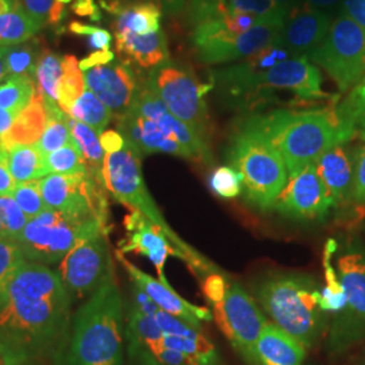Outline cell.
<instances>
[{"label": "cell", "mask_w": 365, "mask_h": 365, "mask_svg": "<svg viewBox=\"0 0 365 365\" xmlns=\"http://www.w3.org/2000/svg\"><path fill=\"white\" fill-rule=\"evenodd\" d=\"M46 126V107L42 93L37 92L30 105L18 115L10 131L0 138L4 148L14 145L36 144Z\"/></svg>", "instance_id": "obj_27"}, {"label": "cell", "mask_w": 365, "mask_h": 365, "mask_svg": "<svg viewBox=\"0 0 365 365\" xmlns=\"http://www.w3.org/2000/svg\"><path fill=\"white\" fill-rule=\"evenodd\" d=\"M215 83L230 96H253L262 92H294L303 101L327 98L321 71L307 57H294L279 43L221 71L212 72Z\"/></svg>", "instance_id": "obj_4"}, {"label": "cell", "mask_w": 365, "mask_h": 365, "mask_svg": "<svg viewBox=\"0 0 365 365\" xmlns=\"http://www.w3.org/2000/svg\"><path fill=\"white\" fill-rule=\"evenodd\" d=\"M247 122L262 131L279 150L288 176L315 164L331 148L349 144L357 133L339 105L302 111L276 110Z\"/></svg>", "instance_id": "obj_1"}, {"label": "cell", "mask_w": 365, "mask_h": 365, "mask_svg": "<svg viewBox=\"0 0 365 365\" xmlns=\"http://www.w3.org/2000/svg\"><path fill=\"white\" fill-rule=\"evenodd\" d=\"M321 291L310 276L277 274L261 280L256 288V298L274 327L309 351L327 327Z\"/></svg>", "instance_id": "obj_6"}, {"label": "cell", "mask_w": 365, "mask_h": 365, "mask_svg": "<svg viewBox=\"0 0 365 365\" xmlns=\"http://www.w3.org/2000/svg\"><path fill=\"white\" fill-rule=\"evenodd\" d=\"M101 232H108V225L46 209L29 221L15 241L26 260L52 265L61 262L80 241Z\"/></svg>", "instance_id": "obj_8"}, {"label": "cell", "mask_w": 365, "mask_h": 365, "mask_svg": "<svg viewBox=\"0 0 365 365\" xmlns=\"http://www.w3.org/2000/svg\"><path fill=\"white\" fill-rule=\"evenodd\" d=\"M342 11L365 30V0H344Z\"/></svg>", "instance_id": "obj_51"}, {"label": "cell", "mask_w": 365, "mask_h": 365, "mask_svg": "<svg viewBox=\"0 0 365 365\" xmlns=\"http://www.w3.org/2000/svg\"><path fill=\"white\" fill-rule=\"evenodd\" d=\"M57 1H60V3H63V4H66V3H71L72 0H57Z\"/></svg>", "instance_id": "obj_60"}, {"label": "cell", "mask_w": 365, "mask_h": 365, "mask_svg": "<svg viewBox=\"0 0 365 365\" xmlns=\"http://www.w3.org/2000/svg\"><path fill=\"white\" fill-rule=\"evenodd\" d=\"M68 115L88 125L99 134L106 131V128L114 117L113 111L106 107L105 103L90 88H86L75 101Z\"/></svg>", "instance_id": "obj_34"}, {"label": "cell", "mask_w": 365, "mask_h": 365, "mask_svg": "<svg viewBox=\"0 0 365 365\" xmlns=\"http://www.w3.org/2000/svg\"><path fill=\"white\" fill-rule=\"evenodd\" d=\"M126 349L133 365H206L185 353L161 345L160 341Z\"/></svg>", "instance_id": "obj_32"}, {"label": "cell", "mask_w": 365, "mask_h": 365, "mask_svg": "<svg viewBox=\"0 0 365 365\" xmlns=\"http://www.w3.org/2000/svg\"><path fill=\"white\" fill-rule=\"evenodd\" d=\"M72 10L80 16H91L93 21L99 18V10L93 0H75Z\"/></svg>", "instance_id": "obj_55"}, {"label": "cell", "mask_w": 365, "mask_h": 365, "mask_svg": "<svg viewBox=\"0 0 365 365\" xmlns=\"http://www.w3.org/2000/svg\"><path fill=\"white\" fill-rule=\"evenodd\" d=\"M331 203L315 164L289 175L274 202V210L298 221H318L327 217Z\"/></svg>", "instance_id": "obj_16"}, {"label": "cell", "mask_w": 365, "mask_h": 365, "mask_svg": "<svg viewBox=\"0 0 365 365\" xmlns=\"http://www.w3.org/2000/svg\"><path fill=\"white\" fill-rule=\"evenodd\" d=\"M227 160L242 184V196L250 206L268 211L284 188L287 167L269 138L245 122L230 144Z\"/></svg>", "instance_id": "obj_7"}, {"label": "cell", "mask_w": 365, "mask_h": 365, "mask_svg": "<svg viewBox=\"0 0 365 365\" xmlns=\"http://www.w3.org/2000/svg\"><path fill=\"white\" fill-rule=\"evenodd\" d=\"M19 3L39 29L57 24L64 15V4L57 0H19Z\"/></svg>", "instance_id": "obj_45"}, {"label": "cell", "mask_w": 365, "mask_h": 365, "mask_svg": "<svg viewBox=\"0 0 365 365\" xmlns=\"http://www.w3.org/2000/svg\"><path fill=\"white\" fill-rule=\"evenodd\" d=\"M16 187L9 167H7V149L0 143V196L11 195Z\"/></svg>", "instance_id": "obj_50"}, {"label": "cell", "mask_w": 365, "mask_h": 365, "mask_svg": "<svg viewBox=\"0 0 365 365\" xmlns=\"http://www.w3.org/2000/svg\"><path fill=\"white\" fill-rule=\"evenodd\" d=\"M39 188L46 209L108 225L107 188L90 173H51L39 180Z\"/></svg>", "instance_id": "obj_13"}, {"label": "cell", "mask_w": 365, "mask_h": 365, "mask_svg": "<svg viewBox=\"0 0 365 365\" xmlns=\"http://www.w3.org/2000/svg\"><path fill=\"white\" fill-rule=\"evenodd\" d=\"M29 223L25 212L11 195L0 196V237L18 238Z\"/></svg>", "instance_id": "obj_42"}, {"label": "cell", "mask_w": 365, "mask_h": 365, "mask_svg": "<svg viewBox=\"0 0 365 365\" xmlns=\"http://www.w3.org/2000/svg\"><path fill=\"white\" fill-rule=\"evenodd\" d=\"M303 4L337 16L344 7V0H300Z\"/></svg>", "instance_id": "obj_52"}, {"label": "cell", "mask_w": 365, "mask_h": 365, "mask_svg": "<svg viewBox=\"0 0 365 365\" xmlns=\"http://www.w3.org/2000/svg\"><path fill=\"white\" fill-rule=\"evenodd\" d=\"M64 72H66L64 57L52 52L42 54L36 69V78H37V87L46 103H57L58 87Z\"/></svg>", "instance_id": "obj_36"}, {"label": "cell", "mask_w": 365, "mask_h": 365, "mask_svg": "<svg viewBox=\"0 0 365 365\" xmlns=\"http://www.w3.org/2000/svg\"><path fill=\"white\" fill-rule=\"evenodd\" d=\"M363 80H365V78H363Z\"/></svg>", "instance_id": "obj_62"}, {"label": "cell", "mask_w": 365, "mask_h": 365, "mask_svg": "<svg viewBox=\"0 0 365 365\" xmlns=\"http://www.w3.org/2000/svg\"><path fill=\"white\" fill-rule=\"evenodd\" d=\"M90 37V46L93 48L96 52H102V51H110V45H111V34L103 30V29H95V31L88 36Z\"/></svg>", "instance_id": "obj_54"}, {"label": "cell", "mask_w": 365, "mask_h": 365, "mask_svg": "<svg viewBox=\"0 0 365 365\" xmlns=\"http://www.w3.org/2000/svg\"><path fill=\"white\" fill-rule=\"evenodd\" d=\"M66 122L71 129L73 143L78 146V150L81 152V156L86 161L88 173L96 180L105 184L103 164H105L106 152L101 143V134L93 130L88 125L69 117L68 114H66Z\"/></svg>", "instance_id": "obj_29"}, {"label": "cell", "mask_w": 365, "mask_h": 365, "mask_svg": "<svg viewBox=\"0 0 365 365\" xmlns=\"http://www.w3.org/2000/svg\"><path fill=\"white\" fill-rule=\"evenodd\" d=\"M117 51L145 69H156L170 63L167 36L163 30L138 36L131 33H115Z\"/></svg>", "instance_id": "obj_25"}, {"label": "cell", "mask_w": 365, "mask_h": 365, "mask_svg": "<svg viewBox=\"0 0 365 365\" xmlns=\"http://www.w3.org/2000/svg\"><path fill=\"white\" fill-rule=\"evenodd\" d=\"M11 196L18 206L25 212L29 221L34 220L46 210V205L39 188V180L16 184Z\"/></svg>", "instance_id": "obj_43"}, {"label": "cell", "mask_w": 365, "mask_h": 365, "mask_svg": "<svg viewBox=\"0 0 365 365\" xmlns=\"http://www.w3.org/2000/svg\"><path fill=\"white\" fill-rule=\"evenodd\" d=\"M283 25H260L248 31H232L220 21L194 27L192 45L205 64H226L249 58L279 41Z\"/></svg>", "instance_id": "obj_11"}, {"label": "cell", "mask_w": 365, "mask_h": 365, "mask_svg": "<svg viewBox=\"0 0 365 365\" xmlns=\"http://www.w3.org/2000/svg\"><path fill=\"white\" fill-rule=\"evenodd\" d=\"M125 229L126 237L119 242L118 252L122 255L137 252L148 257L156 268L157 279L167 280L164 274L167 259L170 256L178 257V253L170 245L168 238L137 211H131L126 217Z\"/></svg>", "instance_id": "obj_21"}, {"label": "cell", "mask_w": 365, "mask_h": 365, "mask_svg": "<svg viewBox=\"0 0 365 365\" xmlns=\"http://www.w3.org/2000/svg\"><path fill=\"white\" fill-rule=\"evenodd\" d=\"M45 167L48 175H80L88 173L86 161L75 143L63 146L45 156Z\"/></svg>", "instance_id": "obj_40"}, {"label": "cell", "mask_w": 365, "mask_h": 365, "mask_svg": "<svg viewBox=\"0 0 365 365\" xmlns=\"http://www.w3.org/2000/svg\"><path fill=\"white\" fill-rule=\"evenodd\" d=\"M141 157L140 152L128 140H125V144L117 149L106 152L103 179L107 191L119 203L129 207L130 211L140 212L157 229H160L176 250L178 259L185 262L200 280L210 274L218 272V267L215 264L185 242L165 221L146 187Z\"/></svg>", "instance_id": "obj_5"}, {"label": "cell", "mask_w": 365, "mask_h": 365, "mask_svg": "<svg viewBox=\"0 0 365 365\" xmlns=\"http://www.w3.org/2000/svg\"><path fill=\"white\" fill-rule=\"evenodd\" d=\"M202 282H203V292L211 306L223 300L226 295V289L229 287V282L220 272L210 274Z\"/></svg>", "instance_id": "obj_49"}, {"label": "cell", "mask_w": 365, "mask_h": 365, "mask_svg": "<svg viewBox=\"0 0 365 365\" xmlns=\"http://www.w3.org/2000/svg\"><path fill=\"white\" fill-rule=\"evenodd\" d=\"M352 200L360 206H365V140L361 146L356 150Z\"/></svg>", "instance_id": "obj_48"}, {"label": "cell", "mask_w": 365, "mask_h": 365, "mask_svg": "<svg viewBox=\"0 0 365 365\" xmlns=\"http://www.w3.org/2000/svg\"><path fill=\"white\" fill-rule=\"evenodd\" d=\"M235 13L248 14L269 25H283L288 13L274 0H226Z\"/></svg>", "instance_id": "obj_41"}, {"label": "cell", "mask_w": 365, "mask_h": 365, "mask_svg": "<svg viewBox=\"0 0 365 365\" xmlns=\"http://www.w3.org/2000/svg\"><path fill=\"white\" fill-rule=\"evenodd\" d=\"M69 327V302H7L0 310V359L6 365L53 361L66 342Z\"/></svg>", "instance_id": "obj_3"}, {"label": "cell", "mask_w": 365, "mask_h": 365, "mask_svg": "<svg viewBox=\"0 0 365 365\" xmlns=\"http://www.w3.org/2000/svg\"><path fill=\"white\" fill-rule=\"evenodd\" d=\"M39 27L25 13L19 0L10 13L0 15V46H15L31 38Z\"/></svg>", "instance_id": "obj_35"}, {"label": "cell", "mask_w": 365, "mask_h": 365, "mask_svg": "<svg viewBox=\"0 0 365 365\" xmlns=\"http://www.w3.org/2000/svg\"><path fill=\"white\" fill-rule=\"evenodd\" d=\"M309 60L327 72L339 91H352L365 78L364 29L341 11Z\"/></svg>", "instance_id": "obj_9"}, {"label": "cell", "mask_w": 365, "mask_h": 365, "mask_svg": "<svg viewBox=\"0 0 365 365\" xmlns=\"http://www.w3.org/2000/svg\"><path fill=\"white\" fill-rule=\"evenodd\" d=\"M211 191L222 199H235L242 195V184L238 172L230 165H222L211 172L209 178Z\"/></svg>", "instance_id": "obj_44"}, {"label": "cell", "mask_w": 365, "mask_h": 365, "mask_svg": "<svg viewBox=\"0 0 365 365\" xmlns=\"http://www.w3.org/2000/svg\"><path fill=\"white\" fill-rule=\"evenodd\" d=\"M356 150L348 144L331 148L319 157L315 168L327 188L331 207L339 209L352 200Z\"/></svg>", "instance_id": "obj_23"}, {"label": "cell", "mask_w": 365, "mask_h": 365, "mask_svg": "<svg viewBox=\"0 0 365 365\" xmlns=\"http://www.w3.org/2000/svg\"><path fill=\"white\" fill-rule=\"evenodd\" d=\"M107 235L108 232H101L84 238L60 262L58 274L69 299L90 298L114 276Z\"/></svg>", "instance_id": "obj_15"}, {"label": "cell", "mask_w": 365, "mask_h": 365, "mask_svg": "<svg viewBox=\"0 0 365 365\" xmlns=\"http://www.w3.org/2000/svg\"><path fill=\"white\" fill-rule=\"evenodd\" d=\"M334 18L330 14L300 3L288 13L280 30L279 43L291 56L309 58L327 37Z\"/></svg>", "instance_id": "obj_19"}, {"label": "cell", "mask_w": 365, "mask_h": 365, "mask_svg": "<svg viewBox=\"0 0 365 365\" xmlns=\"http://www.w3.org/2000/svg\"><path fill=\"white\" fill-rule=\"evenodd\" d=\"M7 149V167L16 184L41 180L48 176L45 156L37 145H14Z\"/></svg>", "instance_id": "obj_30"}, {"label": "cell", "mask_w": 365, "mask_h": 365, "mask_svg": "<svg viewBox=\"0 0 365 365\" xmlns=\"http://www.w3.org/2000/svg\"><path fill=\"white\" fill-rule=\"evenodd\" d=\"M115 14V33H131L146 36L161 30L160 21L163 10L150 1L134 3L129 6H115L111 10Z\"/></svg>", "instance_id": "obj_28"}, {"label": "cell", "mask_w": 365, "mask_h": 365, "mask_svg": "<svg viewBox=\"0 0 365 365\" xmlns=\"http://www.w3.org/2000/svg\"><path fill=\"white\" fill-rule=\"evenodd\" d=\"M16 299H49L69 302L61 276L49 265L26 260L10 283L7 302Z\"/></svg>", "instance_id": "obj_24"}, {"label": "cell", "mask_w": 365, "mask_h": 365, "mask_svg": "<svg viewBox=\"0 0 365 365\" xmlns=\"http://www.w3.org/2000/svg\"><path fill=\"white\" fill-rule=\"evenodd\" d=\"M274 3H277L282 9H284L287 13L292 11L295 7L299 6L300 0H274Z\"/></svg>", "instance_id": "obj_59"}, {"label": "cell", "mask_w": 365, "mask_h": 365, "mask_svg": "<svg viewBox=\"0 0 365 365\" xmlns=\"http://www.w3.org/2000/svg\"><path fill=\"white\" fill-rule=\"evenodd\" d=\"M339 282L345 289V307L337 313L327 339L334 354L348 351L365 339V257L360 252H346L337 261Z\"/></svg>", "instance_id": "obj_12"}, {"label": "cell", "mask_w": 365, "mask_h": 365, "mask_svg": "<svg viewBox=\"0 0 365 365\" xmlns=\"http://www.w3.org/2000/svg\"><path fill=\"white\" fill-rule=\"evenodd\" d=\"M119 119V133L128 140L141 156L164 153L192 160L190 152L157 122L128 110Z\"/></svg>", "instance_id": "obj_22"}, {"label": "cell", "mask_w": 365, "mask_h": 365, "mask_svg": "<svg viewBox=\"0 0 365 365\" xmlns=\"http://www.w3.org/2000/svg\"><path fill=\"white\" fill-rule=\"evenodd\" d=\"M113 60H114V54H113V52H110V51L92 53L90 57H87L83 61H80V69L84 72V71L93 68V66L108 64Z\"/></svg>", "instance_id": "obj_53"}, {"label": "cell", "mask_w": 365, "mask_h": 365, "mask_svg": "<svg viewBox=\"0 0 365 365\" xmlns=\"http://www.w3.org/2000/svg\"><path fill=\"white\" fill-rule=\"evenodd\" d=\"M83 75L87 88H90L117 117L128 113L140 90L133 72L123 64L108 63L93 66L84 71Z\"/></svg>", "instance_id": "obj_20"}, {"label": "cell", "mask_w": 365, "mask_h": 365, "mask_svg": "<svg viewBox=\"0 0 365 365\" xmlns=\"http://www.w3.org/2000/svg\"><path fill=\"white\" fill-rule=\"evenodd\" d=\"M18 115L9 110L0 108V138H3L10 129L13 128L14 122Z\"/></svg>", "instance_id": "obj_57"}, {"label": "cell", "mask_w": 365, "mask_h": 365, "mask_svg": "<svg viewBox=\"0 0 365 365\" xmlns=\"http://www.w3.org/2000/svg\"><path fill=\"white\" fill-rule=\"evenodd\" d=\"M126 325L115 274L75 315L53 365H125Z\"/></svg>", "instance_id": "obj_2"}, {"label": "cell", "mask_w": 365, "mask_h": 365, "mask_svg": "<svg viewBox=\"0 0 365 365\" xmlns=\"http://www.w3.org/2000/svg\"><path fill=\"white\" fill-rule=\"evenodd\" d=\"M37 92V83L31 76H10L0 84V108L19 115Z\"/></svg>", "instance_id": "obj_37"}, {"label": "cell", "mask_w": 365, "mask_h": 365, "mask_svg": "<svg viewBox=\"0 0 365 365\" xmlns=\"http://www.w3.org/2000/svg\"><path fill=\"white\" fill-rule=\"evenodd\" d=\"M117 259L120 261L128 274L130 276L135 287L140 288L145 295L152 300L157 307L165 313L176 318H180L184 322L202 330L203 322H210L212 319V313L206 307L196 306L194 303L182 298L173 288L170 287L168 280H160L146 274L117 250Z\"/></svg>", "instance_id": "obj_18"}, {"label": "cell", "mask_w": 365, "mask_h": 365, "mask_svg": "<svg viewBox=\"0 0 365 365\" xmlns=\"http://www.w3.org/2000/svg\"><path fill=\"white\" fill-rule=\"evenodd\" d=\"M145 1L155 3L164 13L173 15V14L182 13L188 0H145Z\"/></svg>", "instance_id": "obj_56"}, {"label": "cell", "mask_w": 365, "mask_h": 365, "mask_svg": "<svg viewBox=\"0 0 365 365\" xmlns=\"http://www.w3.org/2000/svg\"><path fill=\"white\" fill-rule=\"evenodd\" d=\"M26 261L15 240L0 237V310L7 303V294L14 276Z\"/></svg>", "instance_id": "obj_38"}, {"label": "cell", "mask_w": 365, "mask_h": 365, "mask_svg": "<svg viewBox=\"0 0 365 365\" xmlns=\"http://www.w3.org/2000/svg\"><path fill=\"white\" fill-rule=\"evenodd\" d=\"M0 365H6V364H4V361H3V360H1V359H0Z\"/></svg>", "instance_id": "obj_61"}, {"label": "cell", "mask_w": 365, "mask_h": 365, "mask_svg": "<svg viewBox=\"0 0 365 365\" xmlns=\"http://www.w3.org/2000/svg\"><path fill=\"white\" fill-rule=\"evenodd\" d=\"M345 115L354 123L357 131H361L365 135V80H361L348 98L339 105Z\"/></svg>", "instance_id": "obj_47"}, {"label": "cell", "mask_w": 365, "mask_h": 365, "mask_svg": "<svg viewBox=\"0 0 365 365\" xmlns=\"http://www.w3.org/2000/svg\"><path fill=\"white\" fill-rule=\"evenodd\" d=\"M9 52V46H0V80L7 75V68H6V57Z\"/></svg>", "instance_id": "obj_58"}, {"label": "cell", "mask_w": 365, "mask_h": 365, "mask_svg": "<svg viewBox=\"0 0 365 365\" xmlns=\"http://www.w3.org/2000/svg\"><path fill=\"white\" fill-rule=\"evenodd\" d=\"M66 72L61 78L58 87V99L57 105L68 114L72 105L78 96L87 88L83 71L80 69V63L73 56H66Z\"/></svg>", "instance_id": "obj_39"}, {"label": "cell", "mask_w": 365, "mask_h": 365, "mask_svg": "<svg viewBox=\"0 0 365 365\" xmlns=\"http://www.w3.org/2000/svg\"><path fill=\"white\" fill-rule=\"evenodd\" d=\"M255 354L257 365H303L306 349L297 339L268 322L256 342Z\"/></svg>", "instance_id": "obj_26"}, {"label": "cell", "mask_w": 365, "mask_h": 365, "mask_svg": "<svg viewBox=\"0 0 365 365\" xmlns=\"http://www.w3.org/2000/svg\"><path fill=\"white\" fill-rule=\"evenodd\" d=\"M148 83L170 113L209 140V107L205 96L212 86L200 83L191 69L173 63L153 69Z\"/></svg>", "instance_id": "obj_10"}, {"label": "cell", "mask_w": 365, "mask_h": 365, "mask_svg": "<svg viewBox=\"0 0 365 365\" xmlns=\"http://www.w3.org/2000/svg\"><path fill=\"white\" fill-rule=\"evenodd\" d=\"M46 126L36 143L39 152L46 156L54 150L72 144L73 138L66 122V114L57 103H46Z\"/></svg>", "instance_id": "obj_31"}, {"label": "cell", "mask_w": 365, "mask_h": 365, "mask_svg": "<svg viewBox=\"0 0 365 365\" xmlns=\"http://www.w3.org/2000/svg\"><path fill=\"white\" fill-rule=\"evenodd\" d=\"M130 110L157 122L190 152L194 161H200L206 164L212 163V153L210 149L209 140L197 134L188 125H185L180 119H178L170 113L167 106L163 103V101L158 98V95L148 81L143 87H140Z\"/></svg>", "instance_id": "obj_17"}, {"label": "cell", "mask_w": 365, "mask_h": 365, "mask_svg": "<svg viewBox=\"0 0 365 365\" xmlns=\"http://www.w3.org/2000/svg\"><path fill=\"white\" fill-rule=\"evenodd\" d=\"M7 75L11 76H31L36 73L34 52L29 46H9L6 57Z\"/></svg>", "instance_id": "obj_46"}, {"label": "cell", "mask_w": 365, "mask_h": 365, "mask_svg": "<svg viewBox=\"0 0 365 365\" xmlns=\"http://www.w3.org/2000/svg\"><path fill=\"white\" fill-rule=\"evenodd\" d=\"M212 318L223 336L249 365H257L255 348L262 329L269 322L248 292L237 283H229L226 295L211 306Z\"/></svg>", "instance_id": "obj_14"}, {"label": "cell", "mask_w": 365, "mask_h": 365, "mask_svg": "<svg viewBox=\"0 0 365 365\" xmlns=\"http://www.w3.org/2000/svg\"><path fill=\"white\" fill-rule=\"evenodd\" d=\"M337 250V242L334 240H327L322 253V267L325 272L327 286L321 291V306L325 313H339L346 303L345 289L339 282V272L331 265V259Z\"/></svg>", "instance_id": "obj_33"}]
</instances>
